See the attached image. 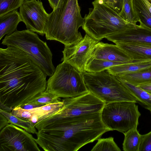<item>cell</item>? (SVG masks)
I'll list each match as a JSON object with an SVG mask.
<instances>
[{"label": "cell", "instance_id": "cell-1", "mask_svg": "<svg viewBox=\"0 0 151 151\" xmlns=\"http://www.w3.org/2000/svg\"><path fill=\"white\" fill-rule=\"evenodd\" d=\"M47 75L24 52L0 49V103L13 109L46 90Z\"/></svg>", "mask_w": 151, "mask_h": 151}, {"label": "cell", "instance_id": "cell-2", "mask_svg": "<svg viewBox=\"0 0 151 151\" xmlns=\"http://www.w3.org/2000/svg\"><path fill=\"white\" fill-rule=\"evenodd\" d=\"M111 131L101 113L68 119L39 130L35 141L45 151H76Z\"/></svg>", "mask_w": 151, "mask_h": 151}, {"label": "cell", "instance_id": "cell-3", "mask_svg": "<svg viewBox=\"0 0 151 151\" xmlns=\"http://www.w3.org/2000/svg\"><path fill=\"white\" fill-rule=\"evenodd\" d=\"M83 23L78 0H60L49 14L45 35L47 40L58 41L65 46H70L83 38L78 29Z\"/></svg>", "mask_w": 151, "mask_h": 151}, {"label": "cell", "instance_id": "cell-4", "mask_svg": "<svg viewBox=\"0 0 151 151\" xmlns=\"http://www.w3.org/2000/svg\"><path fill=\"white\" fill-rule=\"evenodd\" d=\"M93 8L84 18L82 28L86 34L99 42L109 35L134 26L101 0L92 2Z\"/></svg>", "mask_w": 151, "mask_h": 151}, {"label": "cell", "instance_id": "cell-5", "mask_svg": "<svg viewBox=\"0 0 151 151\" xmlns=\"http://www.w3.org/2000/svg\"><path fill=\"white\" fill-rule=\"evenodd\" d=\"M1 44L16 47L24 52L47 76H51L55 68L52 62V54L46 42L28 29L16 30L6 35Z\"/></svg>", "mask_w": 151, "mask_h": 151}, {"label": "cell", "instance_id": "cell-6", "mask_svg": "<svg viewBox=\"0 0 151 151\" xmlns=\"http://www.w3.org/2000/svg\"><path fill=\"white\" fill-rule=\"evenodd\" d=\"M83 74L88 91L105 104L138 101L124 84L107 70L96 73L86 71Z\"/></svg>", "mask_w": 151, "mask_h": 151}, {"label": "cell", "instance_id": "cell-7", "mask_svg": "<svg viewBox=\"0 0 151 151\" xmlns=\"http://www.w3.org/2000/svg\"><path fill=\"white\" fill-rule=\"evenodd\" d=\"M63 108L58 112L35 125L37 129L52 126L69 118L101 113L105 103L89 91L77 96L63 98Z\"/></svg>", "mask_w": 151, "mask_h": 151}, {"label": "cell", "instance_id": "cell-8", "mask_svg": "<svg viewBox=\"0 0 151 151\" xmlns=\"http://www.w3.org/2000/svg\"><path fill=\"white\" fill-rule=\"evenodd\" d=\"M45 91L63 98L77 96L89 91L83 73L64 62L58 65L47 80Z\"/></svg>", "mask_w": 151, "mask_h": 151}, {"label": "cell", "instance_id": "cell-9", "mask_svg": "<svg viewBox=\"0 0 151 151\" xmlns=\"http://www.w3.org/2000/svg\"><path fill=\"white\" fill-rule=\"evenodd\" d=\"M136 103L122 101L105 104L101 113L102 121L111 131L123 134L137 127L141 114Z\"/></svg>", "mask_w": 151, "mask_h": 151}, {"label": "cell", "instance_id": "cell-10", "mask_svg": "<svg viewBox=\"0 0 151 151\" xmlns=\"http://www.w3.org/2000/svg\"><path fill=\"white\" fill-rule=\"evenodd\" d=\"M32 135L9 123L0 130V151H40Z\"/></svg>", "mask_w": 151, "mask_h": 151}, {"label": "cell", "instance_id": "cell-11", "mask_svg": "<svg viewBox=\"0 0 151 151\" xmlns=\"http://www.w3.org/2000/svg\"><path fill=\"white\" fill-rule=\"evenodd\" d=\"M99 41L86 34L80 41L65 46L61 61L68 63L83 73L92 57L94 47Z\"/></svg>", "mask_w": 151, "mask_h": 151}, {"label": "cell", "instance_id": "cell-12", "mask_svg": "<svg viewBox=\"0 0 151 151\" xmlns=\"http://www.w3.org/2000/svg\"><path fill=\"white\" fill-rule=\"evenodd\" d=\"M19 13L27 29L44 36L49 14L41 1L24 0L20 7Z\"/></svg>", "mask_w": 151, "mask_h": 151}, {"label": "cell", "instance_id": "cell-13", "mask_svg": "<svg viewBox=\"0 0 151 151\" xmlns=\"http://www.w3.org/2000/svg\"><path fill=\"white\" fill-rule=\"evenodd\" d=\"M105 38L116 44L123 43L151 44V29L139 24Z\"/></svg>", "mask_w": 151, "mask_h": 151}, {"label": "cell", "instance_id": "cell-14", "mask_svg": "<svg viewBox=\"0 0 151 151\" xmlns=\"http://www.w3.org/2000/svg\"><path fill=\"white\" fill-rule=\"evenodd\" d=\"M91 58L124 64L131 62V59L117 45L99 42L95 45Z\"/></svg>", "mask_w": 151, "mask_h": 151}, {"label": "cell", "instance_id": "cell-15", "mask_svg": "<svg viewBox=\"0 0 151 151\" xmlns=\"http://www.w3.org/2000/svg\"><path fill=\"white\" fill-rule=\"evenodd\" d=\"M116 45L132 59H151V44L123 43Z\"/></svg>", "mask_w": 151, "mask_h": 151}, {"label": "cell", "instance_id": "cell-16", "mask_svg": "<svg viewBox=\"0 0 151 151\" xmlns=\"http://www.w3.org/2000/svg\"><path fill=\"white\" fill-rule=\"evenodd\" d=\"M151 69V59H132L129 63L114 66L107 70L111 74L116 75Z\"/></svg>", "mask_w": 151, "mask_h": 151}, {"label": "cell", "instance_id": "cell-17", "mask_svg": "<svg viewBox=\"0 0 151 151\" xmlns=\"http://www.w3.org/2000/svg\"><path fill=\"white\" fill-rule=\"evenodd\" d=\"M64 105V103L61 100L58 103L46 105L32 109H25V116L26 119L29 121L33 115H35L38 119L39 122L58 112Z\"/></svg>", "mask_w": 151, "mask_h": 151}, {"label": "cell", "instance_id": "cell-18", "mask_svg": "<svg viewBox=\"0 0 151 151\" xmlns=\"http://www.w3.org/2000/svg\"><path fill=\"white\" fill-rule=\"evenodd\" d=\"M21 21L20 13L16 10L0 16V40L5 35L17 30L18 25Z\"/></svg>", "mask_w": 151, "mask_h": 151}, {"label": "cell", "instance_id": "cell-19", "mask_svg": "<svg viewBox=\"0 0 151 151\" xmlns=\"http://www.w3.org/2000/svg\"><path fill=\"white\" fill-rule=\"evenodd\" d=\"M115 76L126 87L132 94L151 113V94L138 86L132 85Z\"/></svg>", "mask_w": 151, "mask_h": 151}, {"label": "cell", "instance_id": "cell-20", "mask_svg": "<svg viewBox=\"0 0 151 151\" xmlns=\"http://www.w3.org/2000/svg\"><path fill=\"white\" fill-rule=\"evenodd\" d=\"M133 8L139 24L151 29V13L143 0H133Z\"/></svg>", "mask_w": 151, "mask_h": 151}, {"label": "cell", "instance_id": "cell-21", "mask_svg": "<svg viewBox=\"0 0 151 151\" xmlns=\"http://www.w3.org/2000/svg\"><path fill=\"white\" fill-rule=\"evenodd\" d=\"M115 75L123 80L137 86L151 81V69Z\"/></svg>", "mask_w": 151, "mask_h": 151}, {"label": "cell", "instance_id": "cell-22", "mask_svg": "<svg viewBox=\"0 0 151 151\" xmlns=\"http://www.w3.org/2000/svg\"><path fill=\"white\" fill-rule=\"evenodd\" d=\"M124 138L123 143V149L124 151H139L141 135L134 128L124 134Z\"/></svg>", "mask_w": 151, "mask_h": 151}, {"label": "cell", "instance_id": "cell-23", "mask_svg": "<svg viewBox=\"0 0 151 151\" xmlns=\"http://www.w3.org/2000/svg\"><path fill=\"white\" fill-rule=\"evenodd\" d=\"M123 64L124 63L91 58L87 65L86 71L92 73H98L111 67Z\"/></svg>", "mask_w": 151, "mask_h": 151}, {"label": "cell", "instance_id": "cell-24", "mask_svg": "<svg viewBox=\"0 0 151 151\" xmlns=\"http://www.w3.org/2000/svg\"><path fill=\"white\" fill-rule=\"evenodd\" d=\"M0 113L5 116L10 123L13 124L25 129L28 132L36 134L37 132L34 124L31 122L21 119L9 112L0 109Z\"/></svg>", "mask_w": 151, "mask_h": 151}, {"label": "cell", "instance_id": "cell-25", "mask_svg": "<svg viewBox=\"0 0 151 151\" xmlns=\"http://www.w3.org/2000/svg\"><path fill=\"white\" fill-rule=\"evenodd\" d=\"M61 101L60 98L56 95L45 91L37 95L27 103L42 106L58 103Z\"/></svg>", "mask_w": 151, "mask_h": 151}, {"label": "cell", "instance_id": "cell-26", "mask_svg": "<svg viewBox=\"0 0 151 151\" xmlns=\"http://www.w3.org/2000/svg\"><path fill=\"white\" fill-rule=\"evenodd\" d=\"M132 1L123 0L122 9L119 15L127 22L135 25L139 20L133 9Z\"/></svg>", "mask_w": 151, "mask_h": 151}, {"label": "cell", "instance_id": "cell-27", "mask_svg": "<svg viewBox=\"0 0 151 151\" xmlns=\"http://www.w3.org/2000/svg\"><path fill=\"white\" fill-rule=\"evenodd\" d=\"M91 151H120L121 150L114 141V138L110 137L98 139Z\"/></svg>", "mask_w": 151, "mask_h": 151}, {"label": "cell", "instance_id": "cell-28", "mask_svg": "<svg viewBox=\"0 0 151 151\" xmlns=\"http://www.w3.org/2000/svg\"><path fill=\"white\" fill-rule=\"evenodd\" d=\"M24 0H0V16L20 8Z\"/></svg>", "mask_w": 151, "mask_h": 151}, {"label": "cell", "instance_id": "cell-29", "mask_svg": "<svg viewBox=\"0 0 151 151\" xmlns=\"http://www.w3.org/2000/svg\"><path fill=\"white\" fill-rule=\"evenodd\" d=\"M139 151H151V131L141 135Z\"/></svg>", "mask_w": 151, "mask_h": 151}, {"label": "cell", "instance_id": "cell-30", "mask_svg": "<svg viewBox=\"0 0 151 151\" xmlns=\"http://www.w3.org/2000/svg\"><path fill=\"white\" fill-rule=\"evenodd\" d=\"M119 14L123 8V0H101Z\"/></svg>", "mask_w": 151, "mask_h": 151}, {"label": "cell", "instance_id": "cell-31", "mask_svg": "<svg viewBox=\"0 0 151 151\" xmlns=\"http://www.w3.org/2000/svg\"><path fill=\"white\" fill-rule=\"evenodd\" d=\"M137 86L151 94V81L140 84Z\"/></svg>", "mask_w": 151, "mask_h": 151}, {"label": "cell", "instance_id": "cell-32", "mask_svg": "<svg viewBox=\"0 0 151 151\" xmlns=\"http://www.w3.org/2000/svg\"><path fill=\"white\" fill-rule=\"evenodd\" d=\"M9 123L8 119L2 114L0 113V130Z\"/></svg>", "mask_w": 151, "mask_h": 151}, {"label": "cell", "instance_id": "cell-33", "mask_svg": "<svg viewBox=\"0 0 151 151\" xmlns=\"http://www.w3.org/2000/svg\"><path fill=\"white\" fill-rule=\"evenodd\" d=\"M40 106H39L36 105H34L31 104L26 103L24 105L22 106L21 107L24 109H32L34 108L38 107Z\"/></svg>", "mask_w": 151, "mask_h": 151}, {"label": "cell", "instance_id": "cell-34", "mask_svg": "<svg viewBox=\"0 0 151 151\" xmlns=\"http://www.w3.org/2000/svg\"><path fill=\"white\" fill-rule=\"evenodd\" d=\"M50 5L53 10L57 6L60 0H48Z\"/></svg>", "mask_w": 151, "mask_h": 151}, {"label": "cell", "instance_id": "cell-35", "mask_svg": "<svg viewBox=\"0 0 151 151\" xmlns=\"http://www.w3.org/2000/svg\"><path fill=\"white\" fill-rule=\"evenodd\" d=\"M151 13V2L148 0H143Z\"/></svg>", "mask_w": 151, "mask_h": 151}, {"label": "cell", "instance_id": "cell-36", "mask_svg": "<svg viewBox=\"0 0 151 151\" xmlns=\"http://www.w3.org/2000/svg\"><path fill=\"white\" fill-rule=\"evenodd\" d=\"M149 0V1L150 2H151V0Z\"/></svg>", "mask_w": 151, "mask_h": 151}]
</instances>
